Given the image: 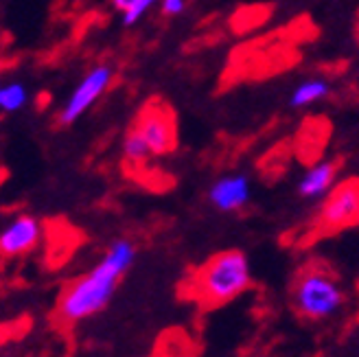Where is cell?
<instances>
[{
	"label": "cell",
	"instance_id": "cell-1",
	"mask_svg": "<svg viewBox=\"0 0 359 357\" xmlns=\"http://www.w3.org/2000/svg\"><path fill=\"white\" fill-rule=\"evenodd\" d=\"M252 285V267L241 250H224L210 257L191 278V294L206 307L239 298Z\"/></svg>",
	"mask_w": 359,
	"mask_h": 357
},
{
	"label": "cell",
	"instance_id": "cell-2",
	"mask_svg": "<svg viewBox=\"0 0 359 357\" xmlns=\"http://www.w3.org/2000/svg\"><path fill=\"white\" fill-rule=\"evenodd\" d=\"M292 305L304 320H331L346 305V292L337 276L325 265L309 263L296 274L292 285Z\"/></svg>",
	"mask_w": 359,
	"mask_h": 357
},
{
	"label": "cell",
	"instance_id": "cell-3",
	"mask_svg": "<svg viewBox=\"0 0 359 357\" xmlns=\"http://www.w3.org/2000/svg\"><path fill=\"white\" fill-rule=\"evenodd\" d=\"M121 276L123 274L114 265L101 259L88 274L79 276L68 285V290L62 294L60 300L57 318L66 325H75L95 316L110 302Z\"/></svg>",
	"mask_w": 359,
	"mask_h": 357
},
{
	"label": "cell",
	"instance_id": "cell-4",
	"mask_svg": "<svg viewBox=\"0 0 359 357\" xmlns=\"http://www.w3.org/2000/svg\"><path fill=\"white\" fill-rule=\"evenodd\" d=\"M359 224V180L348 177L337 182L320 204L316 228L322 235H333L339 230Z\"/></svg>",
	"mask_w": 359,
	"mask_h": 357
},
{
	"label": "cell",
	"instance_id": "cell-5",
	"mask_svg": "<svg viewBox=\"0 0 359 357\" xmlns=\"http://www.w3.org/2000/svg\"><path fill=\"white\" fill-rule=\"evenodd\" d=\"M112 81H114V68L110 64H99L90 68L75 86V90L68 95L66 103L62 105V110L57 114L60 123L73 125L75 121H79L105 95Z\"/></svg>",
	"mask_w": 359,
	"mask_h": 357
},
{
	"label": "cell",
	"instance_id": "cell-6",
	"mask_svg": "<svg viewBox=\"0 0 359 357\" xmlns=\"http://www.w3.org/2000/svg\"><path fill=\"white\" fill-rule=\"evenodd\" d=\"M134 130L147 142L151 156H165L177 145V125L165 103H149L140 110Z\"/></svg>",
	"mask_w": 359,
	"mask_h": 357
},
{
	"label": "cell",
	"instance_id": "cell-7",
	"mask_svg": "<svg viewBox=\"0 0 359 357\" xmlns=\"http://www.w3.org/2000/svg\"><path fill=\"white\" fill-rule=\"evenodd\" d=\"M252 198V182L245 173H226L208 189L210 204L222 213H237Z\"/></svg>",
	"mask_w": 359,
	"mask_h": 357
},
{
	"label": "cell",
	"instance_id": "cell-8",
	"mask_svg": "<svg viewBox=\"0 0 359 357\" xmlns=\"http://www.w3.org/2000/svg\"><path fill=\"white\" fill-rule=\"evenodd\" d=\"M42 237L40 222L31 215L15 217L3 233H0V255L3 257H20L38 245Z\"/></svg>",
	"mask_w": 359,
	"mask_h": 357
},
{
	"label": "cell",
	"instance_id": "cell-9",
	"mask_svg": "<svg viewBox=\"0 0 359 357\" xmlns=\"http://www.w3.org/2000/svg\"><path fill=\"white\" fill-rule=\"evenodd\" d=\"M337 173H339L337 160H318V163L304 169L296 184V191L302 200L309 202L325 200L331 193V189L337 184Z\"/></svg>",
	"mask_w": 359,
	"mask_h": 357
},
{
	"label": "cell",
	"instance_id": "cell-10",
	"mask_svg": "<svg viewBox=\"0 0 359 357\" xmlns=\"http://www.w3.org/2000/svg\"><path fill=\"white\" fill-rule=\"evenodd\" d=\"M331 81L320 77V75H313V77H307L302 79L300 83H296V88L290 95V105L296 110H302V108H311V105L325 101L329 95H331Z\"/></svg>",
	"mask_w": 359,
	"mask_h": 357
},
{
	"label": "cell",
	"instance_id": "cell-11",
	"mask_svg": "<svg viewBox=\"0 0 359 357\" xmlns=\"http://www.w3.org/2000/svg\"><path fill=\"white\" fill-rule=\"evenodd\" d=\"M29 103V88L22 81H0V112H20Z\"/></svg>",
	"mask_w": 359,
	"mask_h": 357
},
{
	"label": "cell",
	"instance_id": "cell-12",
	"mask_svg": "<svg viewBox=\"0 0 359 357\" xmlns=\"http://www.w3.org/2000/svg\"><path fill=\"white\" fill-rule=\"evenodd\" d=\"M158 3H160V0H112V7L118 11V15H121V20H123L125 27H134Z\"/></svg>",
	"mask_w": 359,
	"mask_h": 357
},
{
	"label": "cell",
	"instance_id": "cell-13",
	"mask_svg": "<svg viewBox=\"0 0 359 357\" xmlns=\"http://www.w3.org/2000/svg\"><path fill=\"white\" fill-rule=\"evenodd\" d=\"M110 265H114L121 274H125L132 267L134 259H136V248L130 239H116L110 250H107V255L103 257Z\"/></svg>",
	"mask_w": 359,
	"mask_h": 357
},
{
	"label": "cell",
	"instance_id": "cell-14",
	"mask_svg": "<svg viewBox=\"0 0 359 357\" xmlns=\"http://www.w3.org/2000/svg\"><path fill=\"white\" fill-rule=\"evenodd\" d=\"M123 154H125V158H128L132 165L145 163V160L151 156L147 142L142 140V136L134 128L128 132V136H125V140H123Z\"/></svg>",
	"mask_w": 359,
	"mask_h": 357
},
{
	"label": "cell",
	"instance_id": "cell-15",
	"mask_svg": "<svg viewBox=\"0 0 359 357\" xmlns=\"http://www.w3.org/2000/svg\"><path fill=\"white\" fill-rule=\"evenodd\" d=\"M187 3L189 0H160V11H163V15H169V18L182 15L187 9Z\"/></svg>",
	"mask_w": 359,
	"mask_h": 357
}]
</instances>
